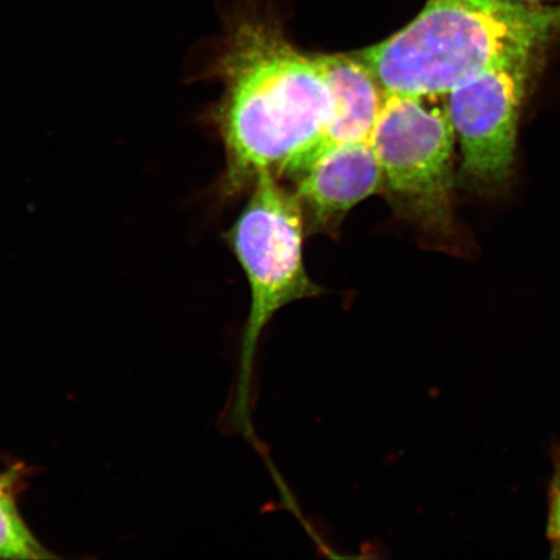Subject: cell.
I'll return each instance as SVG.
<instances>
[{
  "mask_svg": "<svg viewBox=\"0 0 560 560\" xmlns=\"http://www.w3.org/2000/svg\"><path fill=\"white\" fill-rule=\"evenodd\" d=\"M206 79L222 93L209 121L226 153L222 191L248 190L262 172L290 178L324 143L331 96L317 52L300 50L275 13H230Z\"/></svg>",
  "mask_w": 560,
  "mask_h": 560,
  "instance_id": "1",
  "label": "cell"
},
{
  "mask_svg": "<svg viewBox=\"0 0 560 560\" xmlns=\"http://www.w3.org/2000/svg\"><path fill=\"white\" fill-rule=\"evenodd\" d=\"M559 35L560 4L427 0L402 30L353 55L387 94L445 96L486 70L540 59Z\"/></svg>",
  "mask_w": 560,
  "mask_h": 560,
  "instance_id": "2",
  "label": "cell"
},
{
  "mask_svg": "<svg viewBox=\"0 0 560 560\" xmlns=\"http://www.w3.org/2000/svg\"><path fill=\"white\" fill-rule=\"evenodd\" d=\"M249 190L247 205L225 234L250 292L235 394L226 417L230 429L254 440L252 394L264 331L285 306L318 298L325 291L313 282L305 268V225L295 192L270 172L258 175Z\"/></svg>",
  "mask_w": 560,
  "mask_h": 560,
  "instance_id": "3",
  "label": "cell"
},
{
  "mask_svg": "<svg viewBox=\"0 0 560 560\" xmlns=\"http://www.w3.org/2000/svg\"><path fill=\"white\" fill-rule=\"evenodd\" d=\"M441 96L387 94L370 143L382 192L397 214L433 236L454 233V130Z\"/></svg>",
  "mask_w": 560,
  "mask_h": 560,
  "instance_id": "4",
  "label": "cell"
},
{
  "mask_svg": "<svg viewBox=\"0 0 560 560\" xmlns=\"http://www.w3.org/2000/svg\"><path fill=\"white\" fill-rule=\"evenodd\" d=\"M538 60L486 70L446 93L447 117L462 151V174L472 185L495 186L510 177L525 90Z\"/></svg>",
  "mask_w": 560,
  "mask_h": 560,
  "instance_id": "5",
  "label": "cell"
},
{
  "mask_svg": "<svg viewBox=\"0 0 560 560\" xmlns=\"http://www.w3.org/2000/svg\"><path fill=\"white\" fill-rule=\"evenodd\" d=\"M305 234L338 237L350 210L382 192V167L370 142L324 143L289 178Z\"/></svg>",
  "mask_w": 560,
  "mask_h": 560,
  "instance_id": "6",
  "label": "cell"
},
{
  "mask_svg": "<svg viewBox=\"0 0 560 560\" xmlns=\"http://www.w3.org/2000/svg\"><path fill=\"white\" fill-rule=\"evenodd\" d=\"M317 58L331 96L324 143L370 142L387 93L353 52H317Z\"/></svg>",
  "mask_w": 560,
  "mask_h": 560,
  "instance_id": "7",
  "label": "cell"
},
{
  "mask_svg": "<svg viewBox=\"0 0 560 560\" xmlns=\"http://www.w3.org/2000/svg\"><path fill=\"white\" fill-rule=\"evenodd\" d=\"M12 476H0V558L18 560L52 559L20 515L13 495Z\"/></svg>",
  "mask_w": 560,
  "mask_h": 560,
  "instance_id": "8",
  "label": "cell"
},
{
  "mask_svg": "<svg viewBox=\"0 0 560 560\" xmlns=\"http://www.w3.org/2000/svg\"><path fill=\"white\" fill-rule=\"evenodd\" d=\"M549 540L552 557L560 558V453L556 455V474L550 487Z\"/></svg>",
  "mask_w": 560,
  "mask_h": 560,
  "instance_id": "9",
  "label": "cell"
},
{
  "mask_svg": "<svg viewBox=\"0 0 560 560\" xmlns=\"http://www.w3.org/2000/svg\"><path fill=\"white\" fill-rule=\"evenodd\" d=\"M521 2L535 4H560V0H521Z\"/></svg>",
  "mask_w": 560,
  "mask_h": 560,
  "instance_id": "10",
  "label": "cell"
}]
</instances>
